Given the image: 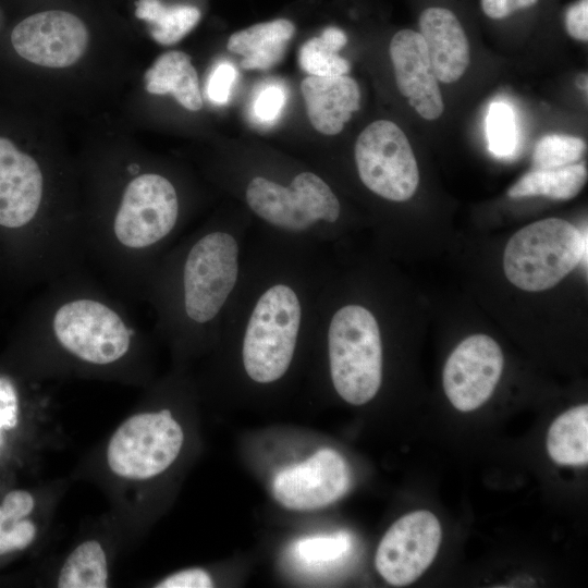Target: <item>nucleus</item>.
Returning <instances> with one entry per match:
<instances>
[{"instance_id": "7ed1b4c3", "label": "nucleus", "mask_w": 588, "mask_h": 588, "mask_svg": "<svg viewBox=\"0 0 588 588\" xmlns=\"http://www.w3.org/2000/svg\"><path fill=\"white\" fill-rule=\"evenodd\" d=\"M127 303L85 268L46 283L28 319V334L47 370H132L145 336Z\"/></svg>"}, {"instance_id": "2f4dec72", "label": "nucleus", "mask_w": 588, "mask_h": 588, "mask_svg": "<svg viewBox=\"0 0 588 588\" xmlns=\"http://www.w3.org/2000/svg\"><path fill=\"white\" fill-rule=\"evenodd\" d=\"M213 581L209 573L199 567H192L173 573L160 580L156 588H209Z\"/></svg>"}, {"instance_id": "a878e982", "label": "nucleus", "mask_w": 588, "mask_h": 588, "mask_svg": "<svg viewBox=\"0 0 588 588\" xmlns=\"http://www.w3.org/2000/svg\"><path fill=\"white\" fill-rule=\"evenodd\" d=\"M350 548V535L341 531L302 538L294 544V553L304 563L319 565L338 561Z\"/></svg>"}, {"instance_id": "dca6fc26", "label": "nucleus", "mask_w": 588, "mask_h": 588, "mask_svg": "<svg viewBox=\"0 0 588 588\" xmlns=\"http://www.w3.org/2000/svg\"><path fill=\"white\" fill-rule=\"evenodd\" d=\"M295 30L291 20L277 17L233 33L226 48L243 57L244 70H268L282 60Z\"/></svg>"}, {"instance_id": "b1692460", "label": "nucleus", "mask_w": 588, "mask_h": 588, "mask_svg": "<svg viewBox=\"0 0 588 588\" xmlns=\"http://www.w3.org/2000/svg\"><path fill=\"white\" fill-rule=\"evenodd\" d=\"M585 150L586 144L579 137L550 134L537 143L532 160L536 169H555L576 163Z\"/></svg>"}, {"instance_id": "9d476101", "label": "nucleus", "mask_w": 588, "mask_h": 588, "mask_svg": "<svg viewBox=\"0 0 588 588\" xmlns=\"http://www.w3.org/2000/svg\"><path fill=\"white\" fill-rule=\"evenodd\" d=\"M351 481L344 457L324 448L280 470L273 479L272 492L285 509L311 511L336 502L348 491Z\"/></svg>"}, {"instance_id": "423d86ee", "label": "nucleus", "mask_w": 588, "mask_h": 588, "mask_svg": "<svg viewBox=\"0 0 588 588\" xmlns=\"http://www.w3.org/2000/svg\"><path fill=\"white\" fill-rule=\"evenodd\" d=\"M587 267V231L583 234L568 221L547 218L512 235L503 256L507 280L527 292L556 285L578 264Z\"/></svg>"}, {"instance_id": "c756f323", "label": "nucleus", "mask_w": 588, "mask_h": 588, "mask_svg": "<svg viewBox=\"0 0 588 588\" xmlns=\"http://www.w3.org/2000/svg\"><path fill=\"white\" fill-rule=\"evenodd\" d=\"M541 0H479L480 10L492 21H504L518 13L530 11L540 4Z\"/></svg>"}, {"instance_id": "0eeeda50", "label": "nucleus", "mask_w": 588, "mask_h": 588, "mask_svg": "<svg viewBox=\"0 0 588 588\" xmlns=\"http://www.w3.org/2000/svg\"><path fill=\"white\" fill-rule=\"evenodd\" d=\"M183 442V429L170 409L139 412L112 433L106 451L107 464L119 478L151 479L172 465Z\"/></svg>"}, {"instance_id": "cd10ccee", "label": "nucleus", "mask_w": 588, "mask_h": 588, "mask_svg": "<svg viewBox=\"0 0 588 588\" xmlns=\"http://www.w3.org/2000/svg\"><path fill=\"white\" fill-rule=\"evenodd\" d=\"M286 105V90L280 83L264 85L252 105L254 118L262 124H272L281 115Z\"/></svg>"}, {"instance_id": "c85d7f7f", "label": "nucleus", "mask_w": 588, "mask_h": 588, "mask_svg": "<svg viewBox=\"0 0 588 588\" xmlns=\"http://www.w3.org/2000/svg\"><path fill=\"white\" fill-rule=\"evenodd\" d=\"M236 75V70L231 63L224 61L217 64L209 75L206 86L209 100L216 105L226 103Z\"/></svg>"}, {"instance_id": "f3484780", "label": "nucleus", "mask_w": 588, "mask_h": 588, "mask_svg": "<svg viewBox=\"0 0 588 588\" xmlns=\"http://www.w3.org/2000/svg\"><path fill=\"white\" fill-rule=\"evenodd\" d=\"M145 87L149 94H171L185 109L198 111L203 107L197 72L191 57L177 50L159 56L145 72Z\"/></svg>"}, {"instance_id": "f8f14e48", "label": "nucleus", "mask_w": 588, "mask_h": 588, "mask_svg": "<svg viewBox=\"0 0 588 588\" xmlns=\"http://www.w3.org/2000/svg\"><path fill=\"white\" fill-rule=\"evenodd\" d=\"M89 40L83 21L66 11H44L20 22L12 30L14 50L23 59L46 68H66L85 53Z\"/></svg>"}, {"instance_id": "2eb2a0df", "label": "nucleus", "mask_w": 588, "mask_h": 588, "mask_svg": "<svg viewBox=\"0 0 588 588\" xmlns=\"http://www.w3.org/2000/svg\"><path fill=\"white\" fill-rule=\"evenodd\" d=\"M309 122L324 135L339 134L359 109L357 82L345 75L307 76L301 83Z\"/></svg>"}, {"instance_id": "6ab92c4d", "label": "nucleus", "mask_w": 588, "mask_h": 588, "mask_svg": "<svg viewBox=\"0 0 588 588\" xmlns=\"http://www.w3.org/2000/svg\"><path fill=\"white\" fill-rule=\"evenodd\" d=\"M587 176L584 163L555 169H534L512 185L507 195L511 198L543 196L554 200H568L579 194Z\"/></svg>"}, {"instance_id": "4468645a", "label": "nucleus", "mask_w": 588, "mask_h": 588, "mask_svg": "<svg viewBox=\"0 0 588 588\" xmlns=\"http://www.w3.org/2000/svg\"><path fill=\"white\" fill-rule=\"evenodd\" d=\"M421 35L437 79L458 81L470 62L469 41L457 13L444 4H428L418 15Z\"/></svg>"}, {"instance_id": "a211bd4d", "label": "nucleus", "mask_w": 588, "mask_h": 588, "mask_svg": "<svg viewBox=\"0 0 588 588\" xmlns=\"http://www.w3.org/2000/svg\"><path fill=\"white\" fill-rule=\"evenodd\" d=\"M547 451L558 464L583 466L588 463V405L572 407L549 427Z\"/></svg>"}, {"instance_id": "9b49d317", "label": "nucleus", "mask_w": 588, "mask_h": 588, "mask_svg": "<svg viewBox=\"0 0 588 588\" xmlns=\"http://www.w3.org/2000/svg\"><path fill=\"white\" fill-rule=\"evenodd\" d=\"M503 367L500 345L489 335L473 334L446 359L442 373L444 393L456 409L475 411L492 395Z\"/></svg>"}, {"instance_id": "1a4fd4ad", "label": "nucleus", "mask_w": 588, "mask_h": 588, "mask_svg": "<svg viewBox=\"0 0 588 588\" xmlns=\"http://www.w3.org/2000/svg\"><path fill=\"white\" fill-rule=\"evenodd\" d=\"M442 528L429 511L411 512L387 530L377 548L375 565L390 585L403 587L418 579L433 562Z\"/></svg>"}, {"instance_id": "7c9ffc66", "label": "nucleus", "mask_w": 588, "mask_h": 588, "mask_svg": "<svg viewBox=\"0 0 588 588\" xmlns=\"http://www.w3.org/2000/svg\"><path fill=\"white\" fill-rule=\"evenodd\" d=\"M566 33L579 41L588 40V0H575L566 5L563 13Z\"/></svg>"}, {"instance_id": "412c9836", "label": "nucleus", "mask_w": 588, "mask_h": 588, "mask_svg": "<svg viewBox=\"0 0 588 588\" xmlns=\"http://www.w3.org/2000/svg\"><path fill=\"white\" fill-rule=\"evenodd\" d=\"M35 509L34 495L24 489L9 491L0 502V556L28 548L37 536L29 518Z\"/></svg>"}, {"instance_id": "f257e3e1", "label": "nucleus", "mask_w": 588, "mask_h": 588, "mask_svg": "<svg viewBox=\"0 0 588 588\" xmlns=\"http://www.w3.org/2000/svg\"><path fill=\"white\" fill-rule=\"evenodd\" d=\"M322 247L253 231L236 294L217 343L236 354L241 373L258 385L281 382L313 343L331 267Z\"/></svg>"}, {"instance_id": "bb28decb", "label": "nucleus", "mask_w": 588, "mask_h": 588, "mask_svg": "<svg viewBox=\"0 0 588 588\" xmlns=\"http://www.w3.org/2000/svg\"><path fill=\"white\" fill-rule=\"evenodd\" d=\"M22 396L15 381L0 375V455L20 422Z\"/></svg>"}, {"instance_id": "20e7f679", "label": "nucleus", "mask_w": 588, "mask_h": 588, "mask_svg": "<svg viewBox=\"0 0 588 588\" xmlns=\"http://www.w3.org/2000/svg\"><path fill=\"white\" fill-rule=\"evenodd\" d=\"M313 343L323 350L330 383L343 401L360 406L378 394L383 380L381 321L366 302L351 297L333 268L321 294Z\"/></svg>"}, {"instance_id": "5701e85b", "label": "nucleus", "mask_w": 588, "mask_h": 588, "mask_svg": "<svg viewBox=\"0 0 588 588\" xmlns=\"http://www.w3.org/2000/svg\"><path fill=\"white\" fill-rule=\"evenodd\" d=\"M347 44L346 33L338 26H327L317 37L303 44L298 62L303 71L310 76H339L351 70L350 62L339 54Z\"/></svg>"}, {"instance_id": "f03ea898", "label": "nucleus", "mask_w": 588, "mask_h": 588, "mask_svg": "<svg viewBox=\"0 0 588 588\" xmlns=\"http://www.w3.org/2000/svg\"><path fill=\"white\" fill-rule=\"evenodd\" d=\"M253 220L217 216L184 233L158 260L144 303L156 330L180 353L216 344L242 280Z\"/></svg>"}, {"instance_id": "ddd939ff", "label": "nucleus", "mask_w": 588, "mask_h": 588, "mask_svg": "<svg viewBox=\"0 0 588 588\" xmlns=\"http://www.w3.org/2000/svg\"><path fill=\"white\" fill-rule=\"evenodd\" d=\"M389 52L399 91L422 119L440 118L443 99L421 35L409 28L397 30Z\"/></svg>"}, {"instance_id": "aec40b11", "label": "nucleus", "mask_w": 588, "mask_h": 588, "mask_svg": "<svg viewBox=\"0 0 588 588\" xmlns=\"http://www.w3.org/2000/svg\"><path fill=\"white\" fill-rule=\"evenodd\" d=\"M135 15L149 24L155 41L171 46L198 24L201 12L197 7L188 4L167 5L161 0H138Z\"/></svg>"}, {"instance_id": "39448f33", "label": "nucleus", "mask_w": 588, "mask_h": 588, "mask_svg": "<svg viewBox=\"0 0 588 588\" xmlns=\"http://www.w3.org/2000/svg\"><path fill=\"white\" fill-rule=\"evenodd\" d=\"M240 188L247 215L262 231L320 246L341 233V200L311 170L299 169L283 179L254 173Z\"/></svg>"}, {"instance_id": "4be33fe9", "label": "nucleus", "mask_w": 588, "mask_h": 588, "mask_svg": "<svg viewBox=\"0 0 588 588\" xmlns=\"http://www.w3.org/2000/svg\"><path fill=\"white\" fill-rule=\"evenodd\" d=\"M108 584V558L95 539L85 540L72 550L57 579L59 588H105Z\"/></svg>"}, {"instance_id": "6e6552de", "label": "nucleus", "mask_w": 588, "mask_h": 588, "mask_svg": "<svg viewBox=\"0 0 588 588\" xmlns=\"http://www.w3.org/2000/svg\"><path fill=\"white\" fill-rule=\"evenodd\" d=\"M354 161L360 183L373 195L392 203L411 199L419 185L412 146L399 125L378 120L358 135Z\"/></svg>"}, {"instance_id": "393cba45", "label": "nucleus", "mask_w": 588, "mask_h": 588, "mask_svg": "<svg viewBox=\"0 0 588 588\" xmlns=\"http://www.w3.org/2000/svg\"><path fill=\"white\" fill-rule=\"evenodd\" d=\"M489 150L498 157L513 154L517 144V128L513 109L505 102L494 101L487 114Z\"/></svg>"}]
</instances>
